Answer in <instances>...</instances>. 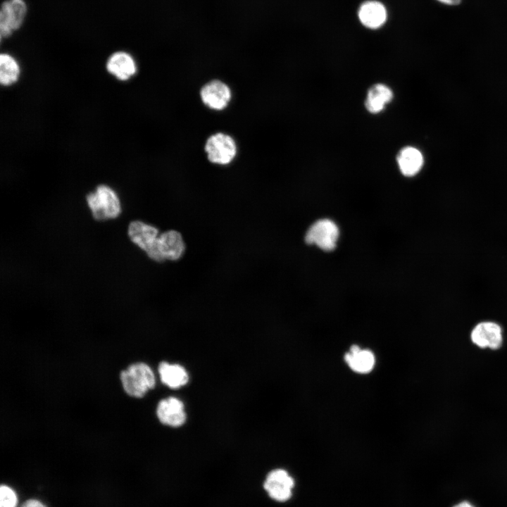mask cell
<instances>
[{"instance_id": "cell-1", "label": "cell", "mask_w": 507, "mask_h": 507, "mask_svg": "<svg viewBox=\"0 0 507 507\" xmlns=\"http://www.w3.org/2000/svg\"><path fill=\"white\" fill-rule=\"evenodd\" d=\"M118 381L123 394L133 400H142L156 388L155 371L146 361H133L118 373Z\"/></svg>"}, {"instance_id": "cell-2", "label": "cell", "mask_w": 507, "mask_h": 507, "mask_svg": "<svg viewBox=\"0 0 507 507\" xmlns=\"http://www.w3.org/2000/svg\"><path fill=\"white\" fill-rule=\"evenodd\" d=\"M87 201L92 215L97 220L115 218L121 211L119 198L109 186L99 185L95 192L87 196Z\"/></svg>"}, {"instance_id": "cell-3", "label": "cell", "mask_w": 507, "mask_h": 507, "mask_svg": "<svg viewBox=\"0 0 507 507\" xmlns=\"http://www.w3.org/2000/svg\"><path fill=\"white\" fill-rule=\"evenodd\" d=\"M27 5L25 0H4L0 8V38H8L19 30L27 16Z\"/></svg>"}, {"instance_id": "cell-4", "label": "cell", "mask_w": 507, "mask_h": 507, "mask_svg": "<svg viewBox=\"0 0 507 507\" xmlns=\"http://www.w3.org/2000/svg\"><path fill=\"white\" fill-rule=\"evenodd\" d=\"M128 235L131 241L144 251L147 256L156 262H162L158 251V230L140 220L130 223Z\"/></svg>"}, {"instance_id": "cell-5", "label": "cell", "mask_w": 507, "mask_h": 507, "mask_svg": "<svg viewBox=\"0 0 507 507\" xmlns=\"http://www.w3.org/2000/svg\"><path fill=\"white\" fill-rule=\"evenodd\" d=\"M339 230L337 224L330 219H320L308 230L305 240L325 251H332L337 246Z\"/></svg>"}, {"instance_id": "cell-6", "label": "cell", "mask_w": 507, "mask_h": 507, "mask_svg": "<svg viewBox=\"0 0 507 507\" xmlns=\"http://www.w3.org/2000/svg\"><path fill=\"white\" fill-rule=\"evenodd\" d=\"M470 339L479 349L496 351L501 349L503 343V329L495 321H481L472 327Z\"/></svg>"}, {"instance_id": "cell-7", "label": "cell", "mask_w": 507, "mask_h": 507, "mask_svg": "<svg viewBox=\"0 0 507 507\" xmlns=\"http://www.w3.org/2000/svg\"><path fill=\"white\" fill-rule=\"evenodd\" d=\"M154 413L161 425L172 428L182 426L187 420L184 404L175 396L161 399L155 406Z\"/></svg>"}, {"instance_id": "cell-8", "label": "cell", "mask_w": 507, "mask_h": 507, "mask_svg": "<svg viewBox=\"0 0 507 507\" xmlns=\"http://www.w3.org/2000/svg\"><path fill=\"white\" fill-rule=\"evenodd\" d=\"M205 151L211 163L226 165L232 162L236 156L237 145L230 135L218 132L207 139Z\"/></svg>"}, {"instance_id": "cell-9", "label": "cell", "mask_w": 507, "mask_h": 507, "mask_svg": "<svg viewBox=\"0 0 507 507\" xmlns=\"http://www.w3.org/2000/svg\"><path fill=\"white\" fill-rule=\"evenodd\" d=\"M294 480L282 468L271 470L266 476L263 487L268 496L279 502L288 501L292 496Z\"/></svg>"}, {"instance_id": "cell-10", "label": "cell", "mask_w": 507, "mask_h": 507, "mask_svg": "<svg viewBox=\"0 0 507 507\" xmlns=\"http://www.w3.org/2000/svg\"><path fill=\"white\" fill-rule=\"evenodd\" d=\"M203 103L208 108L220 111L227 107L232 94L230 87L220 80H213L206 84L200 91Z\"/></svg>"}, {"instance_id": "cell-11", "label": "cell", "mask_w": 507, "mask_h": 507, "mask_svg": "<svg viewBox=\"0 0 507 507\" xmlns=\"http://www.w3.org/2000/svg\"><path fill=\"white\" fill-rule=\"evenodd\" d=\"M157 247L162 261L180 259L184 254L186 249L181 234L173 230L160 234Z\"/></svg>"}, {"instance_id": "cell-12", "label": "cell", "mask_w": 507, "mask_h": 507, "mask_svg": "<svg viewBox=\"0 0 507 507\" xmlns=\"http://www.w3.org/2000/svg\"><path fill=\"white\" fill-rule=\"evenodd\" d=\"M106 70L118 80L126 81L136 74L137 67L131 54L124 51H118L108 57Z\"/></svg>"}, {"instance_id": "cell-13", "label": "cell", "mask_w": 507, "mask_h": 507, "mask_svg": "<svg viewBox=\"0 0 507 507\" xmlns=\"http://www.w3.org/2000/svg\"><path fill=\"white\" fill-rule=\"evenodd\" d=\"M157 373L161 384L172 389L185 386L189 380L188 372L183 365L165 361L158 363Z\"/></svg>"}, {"instance_id": "cell-14", "label": "cell", "mask_w": 507, "mask_h": 507, "mask_svg": "<svg viewBox=\"0 0 507 507\" xmlns=\"http://www.w3.org/2000/svg\"><path fill=\"white\" fill-rule=\"evenodd\" d=\"M394 97L392 89L383 83L372 85L368 90L365 99V108L372 114L382 112Z\"/></svg>"}, {"instance_id": "cell-15", "label": "cell", "mask_w": 507, "mask_h": 507, "mask_svg": "<svg viewBox=\"0 0 507 507\" xmlns=\"http://www.w3.org/2000/svg\"><path fill=\"white\" fill-rule=\"evenodd\" d=\"M396 162L401 174L406 177L417 175L423 168L424 158L418 149L413 146L402 148L396 156Z\"/></svg>"}, {"instance_id": "cell-16", "label": "cell", "mask_w": 507, "mask_h": 507, "mask_svg": "<svg viewBox=\"0 0 507 507\" xmlns=\"http://www.w3.org/2000/svg\"><path fill=\"white\" fill-rule=\"evenodd\" d=\"M358 16L361 23L366 27L376 29L386 21L387 11L382 4L377 1L364 2L359 8Z\"/></svg>"}, {"instance_id": "cell-17", "label": "cell", "mask_w": 507, "mask_h": 507, "mask_svg": "<svg viewBox=\"0 0 507 507\" xmlns=\"http://www.w3.org/2000/svg\"><path fill=\"white\" fill-rule=\"evenodd\" d=\"M344 360L349 368L356 373H368L375 365V356L368 349H361L357 345H353L344 356Z\"/></svg>"}, {"instance_id": "cell-18", "label": "cell", "mask_w": 507, "mask_h": 507, "mask_svg": "<svg viewBox=\"0 0 507 507\" xmlns=\"http://www.w3.org/2000/svg\"><path fill=\"white\" fill-rule=\"evenodd\" d=\"M20 74V65L16 59L7 53L0 55V82L3 86L15 83Z\"/></svg>"}, {"instance_id": "cell-19", "label": "cell", "mask_w": 507, "mask_h": 507, "mask_svg": "<svg viewBox=\"0 0 507 507\" xmlns=\"http://www.w3.org/2000/svg\"><path fill=\"white\" fill-rule=\"evenodd\" d=\"M17 497L15 493L10 487L1 485L0 488V507H15Z\"/></svg>"}, {"instance_id": "cell-20", "label": "cell", "mask_w": 507, "mask_h": 507, "mask_svg": "<svg viewBox=\"0 0 507 507\" xmlns=\"http://www.w3.org/2000/svg\"><path fill=\"white\" fill-rule=\"evenodd\" d=\"M451 507H477L475 503L468 499H463L454 503Z\"/></svg>"}, {"instance_id": "cell-21", "label": "cell", "mask_w": 507, "mask_h": 507, "mask_svg": "<svg viewBox=\"0 0 507 507\" xmlns=\"http://www.w3.org/2000/svg\"><path fill=\"white\" fill-rule=\"evenodd\" d=\"M21 507H46L40 501L35 499H30L25 502Z\"/></svg>"}, {"instance_id": "cell-22", "label": "cell", "mask_w": 507, "mask_h": 507, "mask_svg": "<svg viewBox=\"0 0 507 507\" xmlns=\"http://www.w3.org/2000/svg\"><path fill=\"white\" fill-rule=\"evenodd\" d=\"M437 1L444 4H446L449 6H456V5H458L461 2V0H437Z\"/></svg>"}]
</instances>
